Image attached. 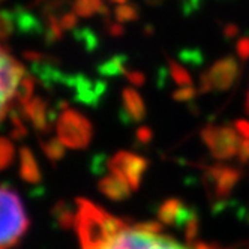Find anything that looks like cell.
Instances as JSON below:
<instances>
[{
  "mask_svg": "<svg viewBox=\"0 0 249 249\" xmlns=\"http://www.w3.org/2000/svg\"><path fill=\"white\" fill-rule=\"evenodd\" d=\"M53 215H54V221L62 228H71L72 225H75V212L63 201L56 204L54 210H53Z\"/></svg>",
  "mask_w": 249,
  "mask_h": 249,
  "instance_id": "obj_16",
  "label": "cell"
},
{
  "mask_svg": "<svg viewBox=\"0 0 249 249\" xmlns=\"http://www.w3.org/2000/svg\"><path fill=\"white\" fill-rule=\"evenodd\" d=\"M14 159V146L11 141L0 137V171L11 165Z\"/></svg>",
  "mask_w": 249,
  "mask_h": 249,
  "instance_id": "obj_19",
  "label": "cell"
},
{
  "mask_svg": "<svg viewBox=\"0 0 249 249\" xmlns=\"http://www.w3.org/2000/svg\"><path fill=\"white\" fill-rule=\"evenodd\" d=\"M108 32L113 35V36H120V35L124 33V29L120 24H110L108 26Z\"/></svg>",
  "mask_w": 249,
  "mask_h": 249,
  "instance_id": "obj_27",
  "label": "cell"
},
{
  "mask_svg": "<svg viewBox=\"0 0 249 249\" xmlns=\"http://www.w3.org/2000/svg\"><path fill=\"white\" fill-rule=\"evenodd\" d=\"M75 228L81 249H213L177 242L161 233L159 222L131 225L86 198L77 200Z\"/></svg>",
  "mask_w": 249,
  "mask_h": 249,
  "instance_id": "obj_1",
  "label": "cell"
},
{
  "mask_svg": "<svg viewBox=\"0 0 249 249\" xmlns=\"http://www.w3.org/2000/svg\"><path fill=\"white\" fill-rule=\"evenodd\" d=\"M174 99H177V101H189L191 98H194L195 96V90L191 87V86H188V87H182V89H179L177 92H174Z\"/></svg>",
  "mask_w": 249,
  "mask_h": 249,
  "instance_id": "obj_21",
  "label": "cell"
},
{
  "mask_svg": "<svg viewBox=\"0 0 249 249\" xmlns=\"http://www.w3.org/2000/svg\"><path fill=\"white\" fill-rule=\"evenodd\" d=\"M110 2H114V3L123 5V3H126V0H110Z\"/></svg>",
  "mask_w": 249,
  "mask_h": 249,
  "instance_id": "obj_29",
  "label": "cell"
},
{
  "mask_svg": "<svg viewBox=\"0 0 249 249\" xmlns=\"http://www.w3.org/2000/svg\"><path fill=\"white\" fill-rule=\"evenodd\" d=\"M137 140H138V143L141 144H147L149 141L152 140V131L146 126H141L138 128L137 131Z\"/></svg>",
  "mask_w": 249,
  "mask_h": 249,
  "instance_id": "obj_24",
  "label": "cell"
},
{
  "mask_svg": "<svg viewBox=\"0 0 249 249\" xmlns=\"http://www.w3.org/2000/svg\"><path fill=\"white\" fill-rule=\"evenodd\" d=\"M149 3H156V2H159V0H147Z\"/></svg>",
  "mask_w": 249,
  "mask_h": 249,
  "instance_id": "obj_31",
  "label": "cell"
},
{
  "mask_svg": "<svg viewBox=\"0 0 249 249\" xmlns=\"http://www.w3.org/2000/svg\"><path fill=\"white\" fill-rule=\"evenodd\" d=\"M124 77H126L134 86H143L144 84V75L138 72V71H124Z\"/></svg>",
  "mask_w": 249,
  "mask_h": 249,
  "instance_id": "obj_22",
  "label": "cell"
},
{
  "mask_svg": "<svg viewBox=\"0 0 249 249\" xmlns=\"http://www.w3.org/2000/svg\"><path fill=\"white\" fill-rule=\"evenodd\" d=\"M57 138L68 149H86L92 141L93 128L84 114L63 107L56 119Z\"/></svg>",
  "mask_w": 249,
  "mask_h": 249,
  "instance_id": "obj_3",
  "label": "cell"
},
{
  "mask_svg": "<svg viewBox=\"0 0 249 249\" xmlns=\"http://www.w3.org/2000/svg\"><path fill=\"white\" fill-rule=\"evenodd\" d=\"M21 114L33 124V128L39 132H48L53 122L57 119L56 110H51L47 101L39 96H32L26 102L20 104Z\"/></svg>",
  "mask_w": 249,
  "mask_h": 249,
  "instance_id": "obj_8",
  "label": "cell"
},
{
  "mask_svg": "<svg viewBox=\"0 0 249 249\" xmlns=\"http://www.w3.org/2000/svg\"><path fill=\"white\" fill-rule=\"evenodd\" d=\"M20 176L21 179L30 185H38L41 182V171L33 152L27 147L20 150Z\"/></svg>",
  "mask_w": 249,
  "mask_h": 249,
  "instance_id": "obj_12",
  "label": "cell"
},
{
  "mask_svg": "<svg viewBox=\"0 0 249 249\" xmlns=\"http://www.w3.org/2000/svg\"><path fill=\"white\" fill-rule=\"evenodd\" d=\"M24 75V68L0 44V122L11 113L14 102H17V90Z\"/></svg>",
  "mask_w": 249,
  "mask_h": 249,
  "instance_id": "obj_4",
  "label": "cell"
},
{
  "mask_svg": "<svg viewBox=\"0 0 249 249\" xmlns=\"http://www.w3.org/2000/svg\"><path fill=\"white\" fill-rule=\"evenodd\" d=\"M224 33H225L227 38H234V35L237 33V27L236 26H227Z\"/></svg>",
  "mask_w": 249,
  "mask_h": 249,
  "instance_id": "obj_28",
  "label": "cell"
},
{
  "mask_svg": "<svg viewBox=\"0 0 249 249\" xmlns=\"http://www.w3.org/2000/svg\"><path fill=\"white\" fill-rule=\"evenodd\" d=\"M114 17L119 23H129L138 18V9L132 5L123 3L114 9Z\"/></svg>",
  "mask_w": 249,
  "mask_h": 249,
  "instance_id": "obj_18",
  "label": "cell"
},
{
  "mask_svg": "<svg viewBox=\"0 0 249 249\" xmlns=\"http://www.w3.org/2000/svg\"><path fill=\"white\" fill-rule=\"evenodd\" d=\"M122 114L124 122H140L146 116V107L144 102L138 95L135 89L126 87L122 92Z\"/></svg>",
  "mask_w": 249,
  "mask_h": 249,
  "instance_id": "obj_9",
  "label": "cell"
},
{
  "mask_svg": "<svg viewBox=\"0 0 249 249\" xmlns=\"http://www.w3.org/2000/svg\"><path fill=\"white\" fill-rule=\"evenodd\" d=\"M210 182L215 188V192L218 197H222V195L228 194L233 186L237 182L239 177V171L233 170V168H213L210 170Z\"/></svg>",
  "mask_w": 249,
  "mask_h": 249,
  "instance_id": "obj_11",
  "label": "cell"
},
{
  "mask_svg": "<svg viewBox=\"0 0 249 249\" xmlns=\"http://www.w3.org/2000/svg\"><path fill=\"white\" fill-rule=\"evenodd\" d=\"M246 108H248V111H249V93H248V101H246Z\"/></svg>",
  "mask_w": 249,
  "mask_h": 249,
  "instance_id": "obj_30",
  "label": "cell"
},
{
  "mask_svg": "<svg viewBox=\"0 0 249 249\" xmlns=\"http://www.w3.org/2000/svg\"><path fill=\"white\" fill-rule=\"evenodd\" d=\"M29 228V218L18 194L0 185V249H11Z\"/></svg>",
  "mask_w": 249,
  "mask_h": 249,
  "instance_id": "obj_2",
  "label": "cell"
},
{
  "mask_svg": "<svg viewBox=\"0 0 249 249\" xmlns=\"http://www.w3.org/2000/svg\"><path fill=\"white\" fill-rule=\"evenodd\" d=\"M183 207L185 206L179 200H168L162 204L161 210H159V219L167 224H174L179 219Z\"/></svg>",
  "mask_w": 249,
  "mask_h": 249,
  "instance_id": "obj_14",
  "label": "cell"
},
{
  "mask_svg": "<svg viewBox=\"0 0 249 249\" xmlns=\"http://www.w3.org/2000/svg\"><path fill=\"white\" fill-rule=\"evenodd\" d=\"M170 71H171V77H173V80H174L176 84H179L182 87L191 86L192 81H191V77L186 72L185 68H182L180 65H177L174 62H170Z\"/></svg>",
  "mask_w": 249,
  "mask_h": 249,
  "instance_id": "obj_20",
  "label": "cell"
},
{
  "mask_svg": "<svg viewBox=\"0 0 249 249\" xmlns=\"http://www.w3.org/2000/svg\"><path fill=\"white\" fill-rule=\"evenodd\" d=\"M203 140L209 146L213 156L218 159H227L239 153L242 137L233 128H216V126H207L203 131Z\"/></svg>",
  "mask_w": 249,
  "mask_h": 249,
  "instance_id": "obj_6",
  "label": "cell"
},
{
  "mask_svg": "<svg viewBox=\"0 0 249 249\" xmlns=\"http://www.w3.org/2000/svg\"><path fill=\"white\" fill-rule=\"evenodd\" d=\"M237 54L243 60L249 57V38H243L237 42Z\"/></svg>",
  "mask_w": 249,
  "mask_h": 249,
  "instance_id": "obj_23",
  "label": "cell"
},
{
  "mask_svg": "<svg viewBox=\"0 0 249 249\" xmlns=\"http://www.w3.org/2000/svg\"><path fill=\"white\" fill-rule=\"evenodd\" d=\"M236 131L239 132V135L242 138H248L249 140V123L245 120H239L236 123Z\"/></svg>",
  "mask_w": 249,
  "mask_h": 249,
  "instance_id": "obj_25",
  "label": "cell"
},
{
  "mask_svg": "<svg viewBox=\"0 0 249 249\" xmlns=\"http://www.w3.org/2000/svg\"><path fill=\"white\" fill-rule=\"evenodd\" d=\"M237 77V62L233 57H225L216 62L209 69V72L204 77H201V89L203 92L212 90V89H215V90H227V89L233 86Z\"/></svg>",
  "mask_w": 249,
  "mask_h": 249,
  "instance_id": "obj_7",
  "label": "cell"
},
{
  "mask_svg": "<svg viewBox=\"0 0 249 249\" xmlns=\"http://www.w3.org/2000/svg\"><path fill=\"white\" fill-rule=\"evenodd\" d=\"M72 11L83 18L93 17L95 14H107V6L102 0H74Z\"/></svg>",
  "mask_w": 249,
  "mask_h": 249,
  "instance_id": "obj_13",
  "label": "cell"
},
{
  "mask_svg": "<svg viewBox=\"0 0 249 249\" xmlns=\"http://www.w3.org/2000/svg\"><path fill=\"white\" fill-rule=\"evenodd\" d=\"M17 29L15 14L11 11H0V41H6Z\"/></svg>",
  "mask_w": 249,
  "mask_h": 249,
  "instance_id": "obj_17",
  "label": "cell"
},
{
  "mask_svg": "<svg viewBox=\"0 0 249 249\" xmlns=\"http://www.w3.org/2000/svg\"><path fill=\"white\" fill-rule=\"evenodd\" d=\"M239 156H240L242 161H248L249 159V140L248 138L242 140V144L239 149Z\"/></svg>",
  "mask_w": 249,
  "mask_h": 249,
  "instance_id": "obj_26",
  "label": "cell"
},
{
  "mask_svg": "<svg viewBox=\"0 0 249 249\" xmlns=\"http://www.w3.org/2000/svg\"><path fill=\"white\" fill-rule=\"evenodd\" d=\"M99 189L101 192L105 195V197H108L111 200H116V201H120V200H124L129 197L131 194V186L122 180L120 177L114 176V174H108L105 176L104 179L99 182Z\"/></svg>",
  "mask_w": 249,
  "mask_h": 249,
  "instance_id": "obj_10",
  "label": "cell"
},
{
  "mask_svg": "<svg viewBox=\"0 0 249 249\" xmlns=\"http://www.w3.org/2000/svg\"><path fill=\"white\" fill-rule=\"evenodd\" d=\"M42 150L45 153V156L50 159L51 162H57L65 156V144L56 137V138H48V140H42L41 141Z\"/></svg>",
  "mask_w": 249,
  "mask_h": 249,
  "instance_id": "obj_15",
  "label": "cell"
},
{
  "mask_svg": "<svg viewBox=\"0 0 249 249\" xmlns=\"http://www.w3.org/2000/svg\"><path fill=\"white\" fill-rule=\"evenodd\" d=\"M147 165L149 164L144 158L131 152H119L108 161L110 173L126 182L132 191L140 186L141 177L146 173Z\"/></svg>",
  "mask_w": 249,
  "mask_h": 249,
  "instance_id": "obj_5",
  "label": "cell"
}]
</instances>
